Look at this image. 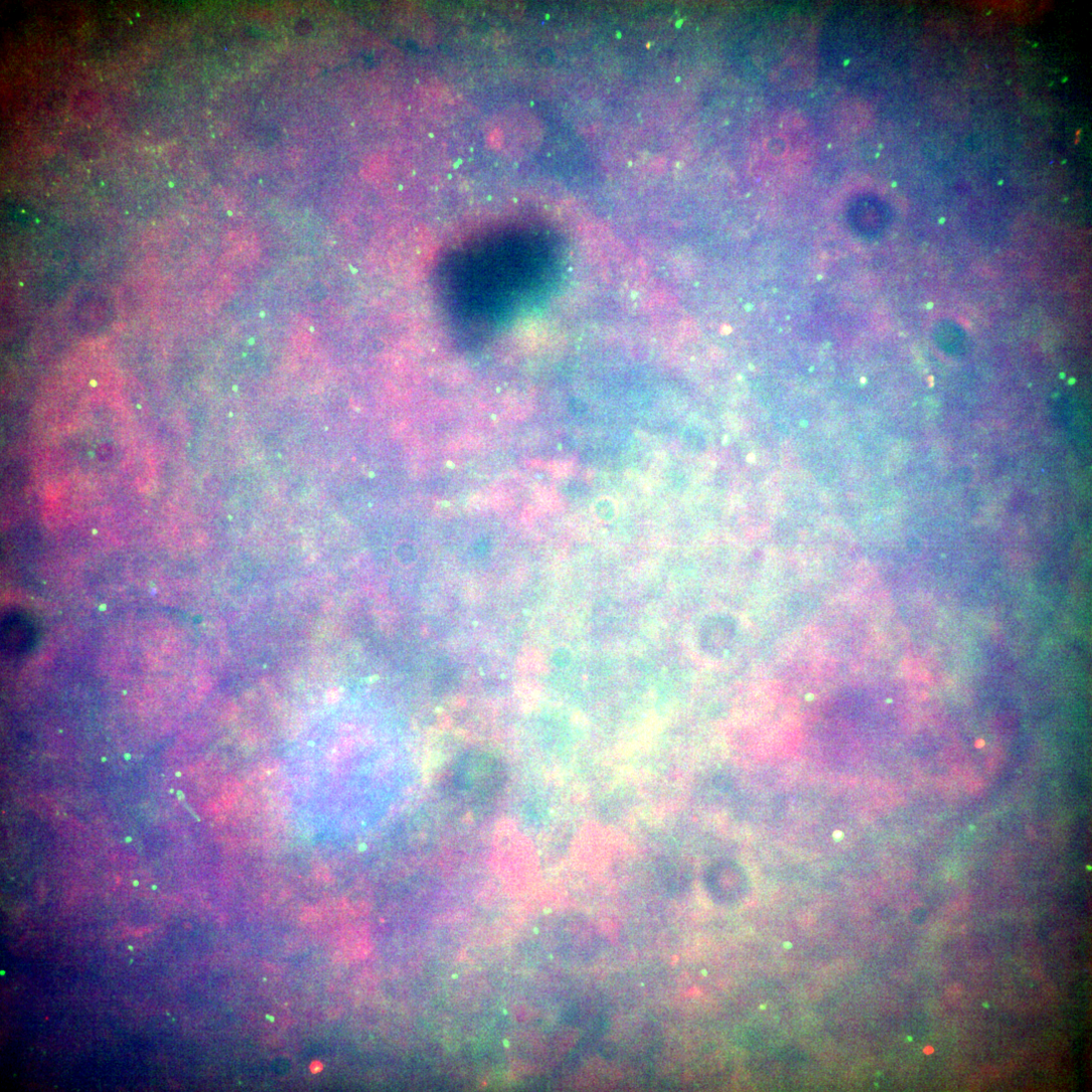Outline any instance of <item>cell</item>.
<instances>
[{
    "label": "cell",
    "mask_w": 1092,
    "mask_h": 1092,
    "mask_svg": "<svg viewBox=\"0 0 1092 1092\" xmlns=\"http://www.w3.org/2000/svg\"><path fill=\"white\" fill-rule=\"evenodd\" d=\"M765 150L772 158L780 159L788 152V142L782 137L769 138L765 142Z\"/></svg>",
    "instance_id": "3957f363"
},
{
    "label": "cell",
    "mask_w": 1092,
    "mask_h": 1092,
    "mask_svg": "<svg viewBox=\"0 0 1092 1092\" xmlns=\"http://www.w3.org/2000/svg\"><path fill=\"white\" fill-rule=\"evenodd\" d=\"M506 771L497 758L484 752H473L458 761L453 784L457 792L470 803H484L501 791Z\"/></svg>",
    "instance_id": "6da1fadb"
},
{
    "label": "cell",
    "mask_w": 1092,
    "mask_h": 1092,
    "mask_svg": "<svg viewBox=\"0 0 1092 1092\" xmlns=\"http://www.w3.org/2000/svg\"><path fill=\"white\" fill-rule=\"evenodd\" d=\"M37 631L32 620L21 612L6 615L2 624V646L7 654L19 657L34 647Z\"/></svg>",
    "instance_id": "7a4b0ae2"
}]
</instances>
